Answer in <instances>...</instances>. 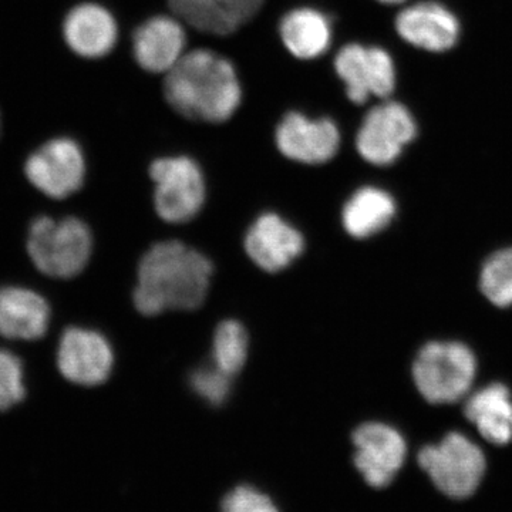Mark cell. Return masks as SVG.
<instances>
[{"mask_svg": "<svg viewBox=\"0 0 512 512\" xmlns=\"http://www.w3.org/2000/svg\"><path fill=\"white\" fill-rule=\"evenodd\" d=\"M355 466L370 487L386 488L402 470L407 456L406 440L389 424L365 423L353 433Z\"/></svg>", "mask_w": 512, "mask_h": 512, "instance_id": "cell-10", "label": "cell"}, {"mask_svg": "<svg viewBox=\"0 0 512 512\" xmlns=\"http://www.w3.org/2000/svg\"><path fill=\"white\" fill-rule=\"evenodd\" d=\"M221 512H279L271 497L251 485H239L225 495Z\"/></svg>", "mask_w": 512, "mask_h": 512, "instance_id": "cell-26", "label": "cell"}, {"mask_svg": "<svg viewBox=\"0 0 512 512\" xmlns=\"http://www.w3.org/2000/svg\"><path fill=\"white\" fill-rule=\"evenodd\" d=\"M464 416L494 446L512 443V394L503 383H491L471 394Z\"/></svg>", "mask_w": 512, "mask_h": 512, "instance_id": "cell-19", "label": "cell"}, {"mask_svg": "<svg viewBox=\"0 0 512 512\" xmlns=\"http://www.w3.org/2000/svg\"><path fill=\"white\" fill-rule=\"evenodd\" d=\"M413 380L421 397L430 404L460 402L477 376L473 350L461 342H429L413 362Z\"/></svg>", "mask_w": 512, "mask_h": 512, "instance_id": "cell-3", "label": "cell"}, {"mask_svg": "<svg viewBox=\"0 0 512 512\" xmlns=\"http://www.w3.org/2000/svg\"><path fill=\"white\" fill-rule=\"evenodd\" d=\"M92 232L77 218L39 217L29 229L28 252L42 274L69 279L79 275L92 255Z\"/></svg>", "mask_w": 512, "mask_h": 512, "instance_id": "cell-4", "label": "cell"}, {"mask_svg": "<svg viewBox=\"0 0 512 512\" xmlns=\"http://www.w3.org/2000/svg\"><path fill=\"white\" fill-rule=\"evenodd\" d=\"M212 276L210 259L178 241L154 245L138 266L134 303L146 316L194 311L205 301Z\"/></svg>", "mask_w": 512, "mask_h": 512, "instance_id": "cell-1", "label": "cell"}, {"mask_svg": "<svg viewBox=\"0 0 512 512\" xmlns=\"http://www.w3.org/2000/svg\"><path fill=\"white\" fill-rule=\"evenodd\" d=\"M164 96L185 119L215 124L234 116L242 90L229 60L211 50L197 49L184 53L165 74Z\"/></svg>", "mask_w": 512, "mask_h": 512, "instance_id": "cell-2", "label": "cell"}, {"mask_svg": "<svg viewBox=\"0 0 512 512\" xmlns=\"http://www.w3.org/2000/svg\"><path fill=\"white\" fill-rule=\"evenodd\" d=\"M248 356V336L237 320H225L214 336L212 363L222 372L234 377L245 365Z\"/></svg>", "mask_w": 512, "mask_h": 512, "instance_id": "cell-22", "label": "cell"}, {"mask_svg": "<svg viewBox=\"0 0 512 512\" xmlns=\"http://www.w3.org/2000/svg\"><path fill=\"white\" fill-rule=\"evenodd\" d=\"M396 29L407 43L429 52L451 49L460 33L456 16L433 2L417 3L404 9L397 16Z\"/></svg>", "mask_w": 512, "mask_h": 512, "instance_id": "cell-16", "label": "cell"}, {"mask_svg": "<svg viewBox=\"0 0 512 512\" xmlns=\"http://www.w3.org/2000/svg\"><path fill=\"white\" fill-rule=\"evenodd\" d=\"M264 0H168L178 19L208 35L228 36L254 18Z\"/></svg>", "mask_w": 512, "mask_h": 512, "instance_id": "cell-14", "label": "cell"}, {"mask_svg": "<svg viewBox=\"0 0 512 512\" xmlns=\"http://www.w3.org/2000/svg\"><path fill=\"white\" fill-rule=\"evenodd\" d=\"M379 2L386 3V5H397V3H402L404 0H379Z\"/></svg>", "mask_w": 512, "mask_h": 512, "instance_id": "cell-27", "label": "cell"}, {"mask_svg": "<svg viewBox=\"0 0 512 512\" xmlns=\"http://www.w3.org/2000/svg\"><path fill=\"white\" fill-rule=\"evenodd\" d=\"M67 45L76 55L99 59L109 55L117 42V23L109 10L83 3L70 10L63 23Z\"/></svg>", "mask_w": 512, "mask_h": 512, "instance_id": "cell-17", "label": "cell"}, {"mask_svg": "<svg viewBox=\"0 0 512 512\" xmlns=\"http://www.w3.org/2000/svg\"><path fill=\"white\" fill-rule=\"evenodd\" d=\"M417 460L437 490L454 500L476 493L487 470L483 450L458 431L421 448Z\"/></svg>", "mask_w": 512, "mask_h": 512, "instance_id": "cell-5", "label": "cell"}, {"mask_svg": "<svg viewBox=\"0 0 512 512\" xmlns=\"http://www.w3.org/2000/svg\"><path fill=\"white\" fill-rule=\"evenodd\" d=\"M275 141L278 150L289 160L318 165L336 156L340 133L332 120H312L293 111L276 127Z\"/></svg>", "mask_w": 512, "mask_h": 512, "instance_id": "cell-12", "label": "cell"}, {"mask_svg": "<svg viewBox=\"0 0 512 512\" xmlns=\"http://www.w3.org/2000/svg\"><path fill=\"white\" fill-rule=\"evenodd\" d=\"M480 291L497 308L512 306V247L495 252L480 274Z\"/></svg>", "mask_w": 512, "mask_h": 512, "instance_id": "cell-23", "label": "cell"}, {"mask_svg": "<svg viewBox=\"0 0 512 512\" xmlns=\"http://www.w3.org/2000/svg\"><path fill=\"white\" fill-rule=\"evenodd\" d=\"M25 394L22 362L13 353L0 350V412L23 402Z\"/></svg>", "mask_w": 512, "mask_h": 512, "instance_id": "cell-24", "label": "cell"}, {"mask_svg": "<svg viewBox=\"0 0 512 512\" xmlns=\"http://www.w3.org/2000/svg\"><path fill=\"white\" fill-rule=\"evenodd\" d=\"M26 177L47 197L62 200L82 188L86 163L82 148L70 138H53L26 161Z\"/></svg>", "mask_w": 512, "mask_h": 512, "instance_id": "cell-7", "label": "cell"}, {"mask_svg": "<svg viewBox=\"0 0 512 512\" xmlns=\"http://www.w3.org/2000/svg\"><path fill=\"white\" fill-rule=\"evenodd\" d=\"M412 114L402 104L387 101L367 113L356 137V148L367 163L389 165L416 137Z\"/></svg>", "mask_w": 512, "mask_h": 512, "instance_id": "cell-8", "label": "cell"}, {"mask_svg": "<svg viewBox=\"0 0 512 512\" xmlns=\"http://www.w3.org/2000/svg\"><path fill=\"white\" fill-rule=\"evenodd\" d=\"M335 70L346 84V94L355 104L370 97L387 99L396 86V70L392 57L379 47L348 45L335 59Z\"/></svg>", "mask_w": 512, "mask_h": 512, "instance_id": "cell-9", "label": "cell"}, {"mask_svg": "<svg viewBox=\"0 0 512 512\" xmlns=\"http://www.w3.org/2000/svg\"><path fill=\"white\" fill-rule=\"evenodd\" d=\"M49 320V305L39 293L18 286L0 289V335L8 339H40L46 335Z\"/></svg>", "mask_w": 512, "mask_h": 512, "instance_id": "cell-18", "label": "cell"}, {"mask_svg": "<svg viewBox=\"0 0 512 512\" xmlns=\"http://www.w3.org/2000/svg\"><path fill=\"white\" fill-rule=\"evenodd\" d=\"M279 35L288 52L296 59L312 60L322 56L332 42L328 18L319 10H291L279 25Z\"/></svg>", "mask_w": 512, "mask_h": 512, "instance_id": "cell-20", "label": "cell"}, {"mask_svg": "<svg viewBox=\"0 0 512 512\" xmlns=\"http://www.w3.org/2000/svg\"><path fill=\"white\" fill-rule=\"evenodd\" d=\"M150 175L156 184L154 205L164 221L181 224L200 212L205 201V181L191 158H160L151 164Z\"/></svg>", "mask_w": 512, "mask_h": 512, "instance_id": "cell-6", "label": "cell"}, {"mask_svg": "<svg viewBox=\"0 0 512 512\" xmlns=\"http://www.w3.org/2000/svg\"><path fill=\"white\" fill-rule=\"evenodd\" d=\"M396 215V202L389 192L363 187L352 195L343 208V227L349 235L366 239L389 227Z\"/></svg>", "mask_w": 512, "mask_h": 512, "instance_id": "cell-21", "label": "cell"}, {"mask_svg": "<svg viewBox=\"0 0 512 512\" xmlns=\"http://www.w3.org/2000/svg\"><path fill=\"white\" fill-rule=\"evenodd\" d=\"M113 363L110 343L100 333L82 328H70L63 333L57 365L69 382L99 386L109 379Z\"/></svg>", "mask_w": 512, "mask_h": 512, "instance_id": "cell-11", "label": "cell"}, {"mask_svg": "<svg viewBox=\"0 0 512 512\" xmlns=\"http://www.w3.org/2000/svg\"><path fill=\"white\" fill-rule=\"evenodd\" d=\"M185 32L180 20L170 16L148 19L133 36V52L141 69L167 74L184 56Z\"/></svg>", "mask_w": 512, "mask_h": 512, "instance_id": "cell-15", "label": "cell"}, {"mask_svg": "<svg viewBox=\"0 0 512 512\" xmlns=\"http://www.w3.org/2000/svg\"><path fill=\"white\" fill-rule=\"evenodd\" d=\"M232 376L222 372L217 366L212 365L200 367L191 376V386L198 396L207 400L212 406H220L227 400L231 390Z\"/></svg>", "mask_w": 512, "mask_h": 512, "instance_id": "cell-25", "label": "cell"}, {"mask_svg": "<svg viewBox=\"0 0 512 512\" xmlns=\"http://www.w3.org/2000/svg\"><path fill=\"white\" fill-rule=\"evenodd\" d=\"M303 237L298 229L276 214H264L249 228L245 249L252 261L266 272H279L302 254Z\"/></svg>", "mask_w": 512, "mask_h": 512, "instance_id": "cell-13", "label": "cell"}]
</instances>
